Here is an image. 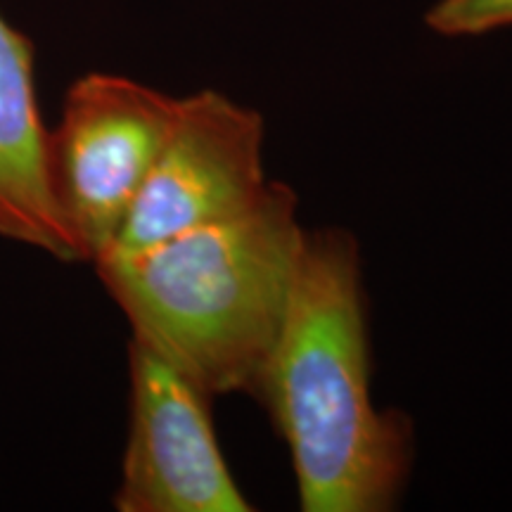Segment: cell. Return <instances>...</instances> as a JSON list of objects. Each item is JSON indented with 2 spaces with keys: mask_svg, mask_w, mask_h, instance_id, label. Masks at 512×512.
Wrapping results in <instances>:
<instances>
[{
  "mask_svg": "<svg viewBox=\"0 0 512 512\" xmlns=\"http://www.w3.org/2000/svg\"><path fill=\"white\" fill-rule=\"evenodd\" d=\"M254 396L290 448L304 512L394 508L411 470V425L370 396L361 252L347 230H304L290 302Z\"/></svg>",
  "mask_w": 512,
  "mask_h": 512,
  "instance_id": "1",
  "label": "cell"
},
{
  "mask_svg": "<svg viewBox=\"0 0 512 512\" xmlns=\"http://www.w3.org/2000/svg\"><path fill=\"white\" fill-rule=\"evenodd\" d=\"M297 195L271 181L261 202L157 245L93 261L133 339L209 396L256 392L302 249Z\"/></svg>",
  "mask_w": 512,
  "mask_h": 512,
  "instance_id": "2",
  "label": "cell"
},
{
  "mask_svg": "<svg viewBox=\"0 0 512 512\" xmlns=\"http://www.w3.org/2000/svg\"><path fill=\"white\" fill-rule=\"evenodd\" d=\"M178 100L114 74H88L69 88L60 126L50 131V169L81 261L114 247L169 138Z\"/></svg>",
  "mask_w": 512,
  "mask_h": 512,
  "instance_id": "3",
  "label": "cell"
},
{
  "mask_svg": "<svg viewBox=\"0 0 512 512\" xmlns=\"http://www.w3.org/2000/svg\"><path fill=\"white\" fill-rule=\"evenodd\" d=\"M268 188L261 114L219 91L181 98L169 138L110 252L235 219Z\"/></svg>",
  "mask_w": 512,
  "mask_h": 512,
  "instance_id": "4",
  "label": "cell"
},
{
  "mask_svg": "<svg viewBox=\"0 0 512 512\" xmlns=\"http://www.w3.org/2000/svg\"><path fill=\"white\" fill-rule=\"evenodd\" d=\"M131 425L114 496L119 512H249L211 420V399L131 337Z\"/></svg>",
  "mask_w": 512,
  "mask_h": 512,
  "instance_id": "5",
  "label": "cell"
},
{
  "mask_svg": "<svg viewBox=\"0 0 512 512\" xmlns=\"http://www.w3.org/2000/svg\"><path fill=\"white\" fill-rule=\"evenodd\" d=\"M0 238L81 261L57 200L29 38L0 15Z\"/></svg>",
  "mask_w": 512,
  "mask_h": 512,
  "instance_id": "6",
  "label": "cell"
},
{
  "mask_svg": "<svg viewBox=\"0 0 512 512\" xmlns=\"http://www.w3.org/2000/svg\"><path fill=\"white\" fill-rule=\"evenodd\" d=\"M425 22L441 36H482L512 27V0H439Z\"/></svg>",
  "mask_w": 512,
  "mask_h": 512,
  "instance_id": "7",
  "label": "cell"
}]
</instances>
